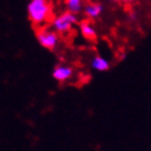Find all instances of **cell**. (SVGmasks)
<instances>
[{"label":"cell","mask_w":151,"mask_h":151,"mask_svg":"<svg viewBox=\"0 0 151 151\" xmlns=\"http://www.w3.org/2000/svg\"><path fill=\"white\" fill-rule=\"evenodd\" d=\"M123 1H126V3H129V1H132V0H123Z\"/></svg>","instance_id":"obj_10"},{"label":"cell","mask_w":151,"mask_h":151,"mask_svg":"<svg viewBox=\"0 0 151 151\" xmlns=\"http://www.w3.org/2000/svg\"><path fill=\"white\" fill-rule=\"evenodd\" d=\"M105 1H110V3H116V1H120V0H105Z\"/></svg>","instance_id":"obj_9"},{"label":"cell","mask_w":151,"mask_h":151,"mask_svg":"<svg viewBox=\"0 0 151 151\" xmlns=\"http://www.w3.org/2000/svg\"><path fill=\"white\" fill-rule=\"evenodd\" d=\"M78 18L77 14H73L70 12H64L59 16H56L51 21V28L58 33H68L70 32L73 27L77 24Z\"/></svg>","instance_id":"obj_2"},{"label":"cell","mask_w":151,"mask_h":151,"mask_svg":"<svg viewBox=\"0 0 151 151\" xmlns=\"http://www.w3.org/2000/svg\"><path fill=\"white\" fill-rule=\"evenodd\" d=\"M27 14L35 26H42L51 17V5L49 0H28Z\"/></svg>","instance_id":"obj_1"},{"label":"cell","mask_w":151,"mask_h":151,"mask_svg":"<svg viewBox=\"0 0 151 151\" xmlns=\"http://www.w3.org/2000/svg\"><path fill=\"white\" fill-rule=\"evenodd\" d=\"M103 12H104V6L101 3L91 1V3L85 4L83 14L86 16L87 19H97V18L103 14Z\"/></svg>","instance_id":"obj_4"},{"label":"cell","mask_w":151,"mask_h":151,"mask_svg":"<svg viewBox=\"0 0 151 151\" xmlns=\"http://www.w3.org/2000/svg\"><path fill=\"white\" fill-rule=\"evenodd\" d=\"M73 76V69L68 65H58L52 72V77L59 82H64Z\"/></svg>","instance_id":"obj_5"},{"label":"cell","mask_w":151,"mask_h":151,"mask_svg":"<svg viewBox=\"0 0 151 151\" xmlns=\"http://www.w3.org/2000/svg\"><path fill=\"white\" fill-rule=\"evenodd\" d=\"M80 29H81V33L85 39L87 40H93L96 39V29L93 27V24L88 21H83L82 23L80 24Z\"/></svg>","instance_id":"obj_7"},{"label":"cell","mask_w":151,"mask_h":151,"mask_svg":"<svg viewBox=\"0 0 151 151\" xmlns=\"http://www.w3.org/2000/svg\"><path fill=\"white\" fill-rule=\"evenodd\" d=\"M91 65L93 69L99 70V72H106L109 68H110V64H109L108 59L103 58V56H95V58L92 59Z\"/></svg>","instance_id":"obj_8"},{"label":"cell","mask_w":151,"mask_h":151,"mask_svg":"<svg viewBox=\"0 0 151 151\" xmlns=\"http://www.w3.org/2000/svg\"><path fill=\"white\" fill-rule=\"evenodd\" d=\"M65 10L73 14H80L83 12L85 8V0H64Z\"/></svg>","instance_id":"obj_6"},{"label":"cell","mask_w":151,"mask_h":151,"mask_svg":"<svg viewBox=\"0 0 151 151\" xmlns=\"http://www.w3.org/2000/svg\"><path fill=\"white\" fill-rule=\"evenodd\" d=\"M36 37L37 41L40 42V45L45 49L52 50L58 46L59 42V37H58V32H55L54 29L50 28H40L36 32Z\"/></svg>","instance_id":"obj_3"}]
</instances>
